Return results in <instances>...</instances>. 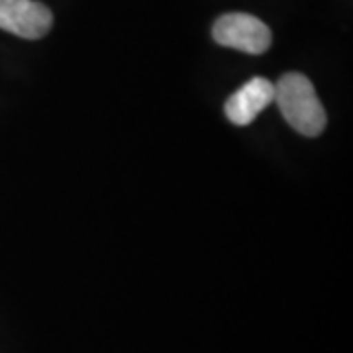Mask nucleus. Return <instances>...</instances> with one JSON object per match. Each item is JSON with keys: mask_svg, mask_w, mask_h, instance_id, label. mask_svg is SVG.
Listing matches in <instances>:
<instances>
[{"mask_svg": "<svg viewBox=\"0 0 353 353\" xmlns=\"http://www.w3.org/2000/svg\"><path fill=\"white\" fill-rule=\"evenodd\" d=\"M290 128L306 138H316L326 128V110L314 85L301 73H287L275 85V101Z\"/></svg>", "mask_w": 353, "mask_h": 353, "instance_id": "f257e3e1", "label": "nucleus"}, {"mask_svg": "<svg viewBox=\"0 0 353 353\" xmlns=\"http://www.w3.org/2000/svg\"><path fill=\"white\" fill-rule=\"evenodd\" d=\"M212 36L216 43L224 48L252 55H261L271 48V30L252 14L232 12L220 16L214 22Z\"/></svg>", "mask_w": 353, "mask_h": 353, "instance_id": "f03ea898", "label": "nucleus"}, {"mask_svg": "<svg viewBox=\"0 0 353 353\" xmlns=\"http://www.w3.org/2000/svg\"><path fill=\"white\" fill-rule=\"evenodd\" d=\"M53 26L51 10L36 0H0V30L24 39L43 38Z\"/></svg>", "mask_w": 353, "mask_h": 353, "instance_id": "7ed1b4c3", "label": "nucleus"}, {"mask_svg": "<svg viewBox=\"0 0 353 353\" xmlns=\"http://www.w3.org/2000/svg\"><path fill=\"white\" fill-rule=\"evenodd\" d=\"M273 101H275V85L263 77H255L228 99L224 110L232 124L248 126Z\"/></svg>", "mask_w": 353, "mask_h": 353, "instance_id": "20e7f679", "label": "nucleus"}]
</instances>
